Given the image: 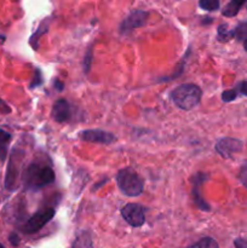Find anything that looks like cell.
<instances>
[{"label":"cell","instance_id":"14","mask_svg":"<svg viewBox=\"0 0 247 248\" xmlns=\"http://www.w3.org/2000/svg\"><path fill=\"white\" fill-rule=\"evenodd\" d=\"M246 2V0H232L227 6L223 9L222 14L225 17H234L236 16L237 12L240 11V9L242 7V5Z\"/></svg>","mask_w":247,"mask_h":248},{"label":"cell","instance_id":"7","mask_svg":"<svg viewBox=\"0 0 247 248\" xmlns=\"http://www.w3.org/2000/svg\"><path fill=\"white\" fill-rule=\"evenodd\" d=\"M149 14L147 11H142V10H136V11L131 12L120 24V33L121 34H128L136 28L143 27L148 21Z\"/></svg>","mask_w":247,"mask_h":248},{"label":"cell","instance_id":"17","mask_svg":"<svg viewBox=\"0 0 247 248\" xmlns=\"http://www.w3.org/2000/svg\"><path fill=\"white\" fill-rule=\"evenodd\" d=\"M232 38H234V31H229L228 24H220L218 27V40L222 41V43H227V41H229Z\"/></svg>","mask_w":247,"mask_h":248},{"label":"cell","instance_id":"11","mask_svg":"<svg viewBox=\"0 0 247 248\" xmlns=\"http://www.w3.org/2000/svg\"><path fill=\"white\" fill-rule=\"evenodd\" d=\"M51 115H52L53 120L60 124L69 121L70 118H72V107H70V104L65 99H58L53 104Z\"/></svg>","mask_w":247,"mask_h":248},{"label":"cell","instance_id":"28","mask_svg":"<svg viewBox=\"0 0 247 248\" xmlns=\"http://www.w3.org/2000/svg\"><path fill=\"white\" fill-rule=\"evenodd\" d=\"M0 107H1V108H4V113H10V111H11V109H10L9 107H6V104H5L1 99H0Z\"/></svg>","mask_w":247,"mask_h":248},{"label":"cell","instance_id":"30","mask_svg":"<svg viewBox=\"0 0 247 248\" xmlns=\"http://www.w3.org/2000/svg\"><path fill=\"white\" fill-rule=\"evenodd\" d=\"M0 248H5V247H4V246H2V245H1V244H0Z\"/></svg>","mask_w":247,"mask_h":248},{"label":"cell","instance_id":"19","mask_svg":"<svg viewBox=\"0 0 247 248\" xmlns=\"http://www.w3.org/2000/svg\"><path fill=\"white\" fill-rule=\"evenodd\" d=\"M199 5L206 11H216L219 7V0H200Z\"/></svg>","mask_w":247,"mask_h":248},{"label":"cell","instance_id":"10","mask_svg":"<svg viewBox=\"0 0 247 248\" xmlns=\"http://www.w3.org/2000/svg\"><path fill=\"white\" fill-rule=\"evenodd\" d=\"M207 179H208V174L202 173V172H199V173H196L195 176L191 178V183H193L191 196H193V200H194V202L196 203V206H198L201 211H205V212L210 211L211 207H210V205H208V203L203 200L202 196H201L200 186L203 183V182L207 181Z\"/></svg>","mask_w":247,"mask_h":248},{"label":"cell","instance_id":"20","mask_svg":"<svg viewBox=\"0 0 247 248\" xmlns=\"http://www.w3.org/2000/svg\"><path fill=\"white\" fill-rule=\"evenodd\" d=\"M43 84V75H41L40 69H35L34 72V78L31 82V89H35V87L40 86Z\"/></svg>","mask_w":247,"mask_h":248},{"label":"cell","instance_id":"25","mask_svg":"<svg viewBox=\"0 0 247 248\" xmlns=\"http://www.w3.org/2000/svg\"><path fill=\"white\" fill-rule=\"evenodd\" d=\"M234 245L236 248H247V240L236 239L234 241Z\"/></svg>","mask_w":247,"mask_h":248},{"label":"cell","instance_id":"16","mask_svg":"<svg viewBox=\"0 0 247 248\" xmlns=\"http://www.w3.org/2000/svg\"><path fill=\"white\" fill-rule=\"evenodd\" d=\"M47 27H48V21H46V19H45V21H44L43 23H41L40 26H39V28H38V31H36V33L31 35V45L33 46L34 50H36V48H38V40H39V39H40V36L43 35L44 33H46V31H47Z\"/></svg>","mask_w":247,"mask_h":248},{"label":"cell","instance_id":"6","mask_svg":"<svg viewBox=\"0 0 247 248\" xmlns=\"http://www.w3.org/2000/svg\"><path fill=\"white\" fill-rule=\"evenodd\" d=\"M121 216L133 228H139L145 222L144 208L137 203H127L121 208Z\"/></svg>","mask_w":247,"mask_h":248},{"label":"cell","instance_id":"12","mask_svg":"<svg viewBox=\"0 0 247 248\" xmlns=\"http://www.w3.org/2000/svg\"><path fill=\"white\" fill-rule=\"evenodd\" d=\"M72 248H93L91 234L89 232H81L80 234H77L73 242Z\"/></svg>","mask_w":247,"mask_h":248},{"label":"cell","instance_id":"24","mask_svg":"<svg viewBox=\"0 0 247 248\" xmlns=\"http://www.w3.org/2000/svg\"><path fill=\"white\" fill-rule=\"evenodd\" d=\"M9 241L11 242L12 246H15V247L18 246V245H19V237H18V235H17L16 232H12V234H10Z\"/></svg>","mask_w":247,"mask_h":248},{"label":"cell","instance_id":"27","mask_svg":"<svg viewBox=\"0 0 247 248\" xmlns=\"http://www.w3.org/2000/svg\"><path fill=\"white\" fill-rule=\"evenodd\" d=\"M55 87L57 89V91H63V89H64V84H63V82H61L60 80H56Z\"/></svg>","mask_w":247,"mask_h":248},{"label":"cell","instance_id":"23","mask_svg":"<svg viewBox=\"0 0 247 248\" xmlns=\"http://www.w3.org/2000/svg\"><path fill=\"white\" fill-rule=\"evenodd\" d=\"M239 178L240 181H241V183L247 188V162L242 166L241 171H240V174H239Z\"/></svg>","mask_w":247,"mask_h":248},{"label":"cell","instance_id":"21","mask_svg":"<svg viewBox=\"0 0 247 248\" xmlns=\"http://www.w3.org/2000/svg\"><path fill=\"white\" fill-rule=\"evenodd\" d=\"M92 63V48L90 47L87 50V52L85 53V58H84V73H89L90 67H91Z\"/></svg>","mask_w":247,"mask_h":248},{"label":"cell","instance_id":"8","mask_svg":"<svg viewBox=\"0 0 247 248\" xmlns=\"http://www.w3.org/2000/svg\"><path fill=\"white\" fill-rule=\"evenodd\" d=\"M79 137L82 140H85V142L99 143V144H111V143L116 140V137L113 133L107 132V131L103 130H98V128L81 131L79 133Z\"/></svg>","mask_w":247,"mask_h":248},{"label":"cell","instance_id":"4","mask_svg":"<svg viewBox=\"0 0 247 248\" xmlns=\"http://www.w3.org/2000/svg\"><path fill=\"white\" fill-rule=\"evenodd\" d=\"M55 216V210L53 208H45L43 211H39L34 216H31L24 225H22L21 230L26 234H33V232H39L44 225L47 224Z\"/></svg>","mask_w":247,"mask_h":248},{"label":"cell","instance_id":"15","mask_svg":"<svg viewBox=\"0 0 247 248\" xmlns=\"http://www.w3.org/2000/svg\"><path fill=\"white\" fill-rule=\"evenodd\" d=\"M186 248H219V246H218L217 241L212 239V237H202L198 242L190 245V246Z\"/></svg>","mask_w":247,"mask_h":248},{"label":"cell","instance_id":"26","mask_svg":"<svg viewBox=\"0 0 247 248\" xmlns=\"http://www.w3.org/2000/svg\"><path fill=\"white\" fill-rule=\"evenodd\" d=\"M239 91L241 92L242 94L247 96V81H242L239 84Z\"/></svg>","mask_w":247,"mask_h":248},{"label":"cell","instance_id":"9","mask_svg":"<svg viewBox=\"0 0 247 248\" xmlns=\"http://www.w3.org/2000/svg\"><path fill=\"white\" fill-rule=\"evenodd\" d=\"M244 148V143L236 138H222L216 144V152L224 159H229L235 153L241 152Z\"/></svg>","mask_w":247,"mask_h":248},{"label":"cell","instance_id":"1","mask_svg":"<svg viewBox=\"0 0 247 248\" xmlns=\"http://www.w3.org/2000/svg\"><path fill=\"white\" fill-rule=\"evenodd\" d=\"M55 182V173L48 165L31 162L23 173V183L28 190H38Z\"/></svg>","mask_w":247,"mask_h":248},{"label":"cell","instance_id":"13","mask_svg":"<svg viewBox=\"0 0 247 248\" xmlns=\"http://www.w3.org/2000/svg\"><path fill=\"white\" fill-rule=\"evenodd\" d=\"M11 135L5 130L0 128V161L4 162L7 156V148H9Z\"/></svg>","mask_w":247,"mask_h":248},{"label":"cell","instance_id":"5","mask_svg":"<svg viewBox=\"0 0 247 248\" xmlns=\"http://www.w3.org/2000/svg\"><path fill=\"white\" fill-rule=\"evenodd\" d=\"M22 159H23V153L14 149L11 156H10L6 177H5V186H6L7 190H14L16 188V182L19 174V164H21Z\"/></svg>","mask_w":247,"mask_h":248},{"label":"cell","instance_id":"2","mask_svg":"<svg viewBox=\"0 0 247 248\" xmlns=\"http://www.w3.org/2000/svg\"><path fill=\"white\" fill-rule=\"evenodd\" d=\"M200 87L195 84H182L172 90L171 99L178 108L183 110H190L195 108L201 101Z\"/></svg>","mask_w":247,"mask_h":248},{"label":"cell","instance_id":"22","mask_svg":"<svg viewBox=\"0 0 247 248\" xmlns=\"http://www.w3.org/2000/svg\"><path fill=\"white\" fill-rule=\"evenodd\" d=\"M237 97V92L235 90H227L222 93L223 102H232Z\"/></svg>","mask_w":247,"mask_h":248},{"label":"cell","instance_id":"3","mask_svg":"<svg viewBox=\"0 0 247 248\" xmlns=\"http://www.w3.org/2000/svg\"><path fill=\"white\" fill-rule=\"evenodd\" d=\"M116 182H118V186L121 193L126 196H130V198L139 196L144 189L143 179L132 169L120 170L118 176H116Z\"/></svg>","mask_w":247,"mask_h":248},{"label":"cell","instance_id":"18","mask_svg":"<svg viewBox=\"0 0 247 248\" xmlns=\"http://www.w3.org/2000/svg\"><path fill=\"white\" fill-rule=\"evenodd\" d=\"M234 36L237 40H246L247 39V21L241 22L236 28L234 29Z\"/></svg>","mask_w":247,"mask_h":248},{"label":"cell","instance_id":"29","mask_svg":"<svg viewBox=\"0 0 247 248\" xmlns=\"http://www.w3.org/2000/svg\"><path fill=\"white\" fill-rule=\"evenodd\" d=\"M244 47H245V50L247 51V39L244 41Z\"/></svg>","mask_w":247,"mask_h":248}]
</instances>
